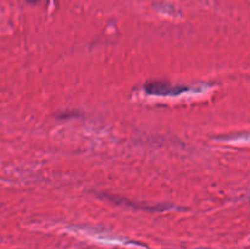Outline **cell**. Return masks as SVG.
I'll list each match as a JSON object with an SVG mask.
<instances>
[{"label": "cell", "instance_id": "1", "mask_svg": "<svg viewBox=\"0 0 250 249\" xmlns=\"http://www.w3.org/2000/svg\"><path fill=\"white\" fill-rule=\"evenodd\" d=\"M144 90L150 95H159V97H167V95H180L189 90L188 87L175 85L165 81H150L144 84Z\"/></svg>", "mask_w": 250, "mask_h": 249}, {"label": "cell", "instance_id": "2", "mask_svg": "<svg viewBox=\"0 0 250 249\" xmlns=\"http://www.w3.org/2000/svg\"><path fill=\"white\" fill-rule=\"evenodd\" d=\"M107 198L110 199L111 202L116 203V204H122V205H126V207H131L134 208V209H146V210H151V211H161V210H166V209H171L172 207L170 205H156V207H148V205H136L133 202H128L127 199L125 198H120V197H115V195H107V194H103V198Z\"/></svg>", "mask_w": 250, "mask_h": 249}, {"label": "cell", "instance_id": "3", "mask_svg": "<svg viewBox=\"0 0 250 249\" xmlns=\"http://www.w3.org/2000/svg\"><path fill=\"white\" fill-rule=\"evenodd\" d=\"M28 1L32 2V4H34V2H37V1H38V0H28Z\"/></svg>", "mask_w": 250, "mask_h": 249}]
</instances>
